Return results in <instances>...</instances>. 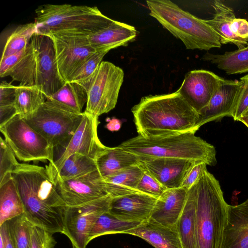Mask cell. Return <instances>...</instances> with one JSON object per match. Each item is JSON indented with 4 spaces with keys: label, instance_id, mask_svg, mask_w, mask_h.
Instances as JSON below:
<instances>
[{
    "label": "cell",
    "instance_id": "cell-1",
    "mask_svg": "<svg viewBox=\"0 0 248 248\" xmlns=\"http://www.w3.org/2000/svg\"><path fill=\"white\" fill-rule=\"evenodd\" d=\"M12 176L22 201L25 217L52 234L62 233L66 205L46 167L18 163Z\"/></svg>",
    "mask_w": 248,
    "mask_h": 248
},
{
    "label": "cell",
    "instance_id": "cell-2",
    "mask_svg": "<svg viewBox=\"0 0 248 248\" xmlns=\"http://www.w3.org/2000/svg\"><path fill=\"white\" fill-rule=\"evenodd\" d=\"M138 135L164 136L199 129V114L177 91L142 97L131 109Z\"/></svg>",
    "mask_w": 248,
    "mask_h": 248
},
{
    "label": "cell",
    "instance_id": "cell-3",
    "mask_svg": "<svg viewBox=\"0 0 248 248\" xmlns=\"http://www.w3.org/2000/svg\"><path fill=\"white\" fill-rule=\"evenodd\" d=\"M195 133L153 137L138 135L118 147L139 157L179 158L215 165V148Z\"/></svg>",
    "mask_w": 248,
    "mask_h": 248
},
{
    "label": "cell",
    "instance_id": "cell-4",
    "mask_svg": "<svg viewBox=\"0 0 248 248\" xmlns=\"http://www.w3.org/2000/svg\"><path fill=\"white\" fill-rule=\"evenodd\" d=\"M229 206L218 181L205 169L197 181L196 248H219Z\"/></svg>",
    "mask_w": 248,
    "mask_h": 248
},
{
    "label": "cell",
    "instance_id": "cell-5",
    "mask_svg": "<svg viewBox=\"0 0 248 248\" xmlns=\"http://www.w3.org/2000/svg\"><path fill=\"white\" fill-rule=\"evenodd\" d=\"M150 15L177 39L186 49L209 50L222 44L217 34L204 19L199 18L168 0L146 1Z\"/></svg>",
    "mask_w": 248,
    "mask_h": 248
},
{
    "label": "cell",
    "instance_id": "cell-6",
    "mask_svg": "<svg viewBox=\"0 0 248 248\" xmlns=\"http://www.w3.org/2000/svg\"><path fill=\"white\" fill-rule=\"evenodd\" d=\"M36 33L50 32L90 35L109 24L113 19L96 6L46 4L35 10Z\"/></svg>",
    "mask_w": 248,
    "mask_h": 248
},
{
    "label": "cell",
    "instance_id": "cell-7",
    "mask_svg": "<svg viewBox=\"0 0 248 248\" xmlns=\"http://www.w3.org/2000/svg\"><path fill=\"white\" fill-rule=\"evenodd\" d=\"M83 117L46 100L32 115L23 119L43 136L56 150L64 148L72 138Z\"/></svg>",
    "mask_w": 248,
    "mask_h": 248
},
{
    "label": "cell",
    "instance_id": "cell-8",
    "mask_svg": "<svg viewBox=\"0 0 248 248\" xmlns=\"http://www.w3.org/2000/svg\"><path fill=\"white\" fill-rule=\"evenodd\" d=\"M0 131L17 159L24 162H53L54 148L19 115H15L0 125Z\"/></svg>",
    "mask_w": 248,
    "mask_h": 248
},
{
    "label": "cell",
    "instance_id": "cell-9",
    "mask_svg": "<svg viewBox=\"0 0 248 248\" xmlns=\"http://www.w3.org/2000/svg\"><path fill=\"white\" fill-rule=\"evenodd\" d=\"M124 77L122 69L110 62L102 61L85 88L87 102L84 112L98 118L113 109L117 102Z\"/></svg>",
    "mask_w": 248,
    "mask_h": 248
},
{
    "label": "cell",
    "instance_id": "cell-10",
    "mask_svg": "<svg viewBox=\"0 0 248 248\" xmlns=\"http://www.w3.org/2000/svg\"><path fill=\"white\" fill-rule=\"evenodd\" d=\"M109 195L76 206H65L63 211L62 233L70 240L74 248H86L90 232L97 220L108 211Z\"/></svg>",
    "mask_w": 248,
    "mask_h": 248
},
{
    "label": "cell",
    "instance_id": "cell-11",
    "mask_svg": "<svg viewBox=\"0 0 248 248\" xmlns=\"http://www.w3.org/2000/svg\"><path fill=\"white\" fill-rule=\"evenodd\" d=\"M46 35L52 39L60 75L69 82L76 70L96 51L84 34L50 32Z\"/></svg>",
    "mask_w": 248,
    "mask_h": 248
},
{
    "label": "cell",
    "instance_id": "cell-12",
    "mask_svg": "<svg viewBox=\"0 0 248 248\" xmlns=\"http://www.w3.org/2000/svg\"><path fill=\"white\" fill-rule=\"evenodd\" d=\"M31 42L36 60L35 85L46 97L59 90L65 82L58 71L54 46L51 38L35 33Z\"/></svg>",
    "mask_w": 248,
    "mask_h": 248
},
{
    "label": "cell",
    "instance_id": "cell-13",
    "mask_svg": "<svg viewBox=\"0 0 248 248\" xmlns=\"http://www.w3.org/2000/svg\"><path fill=\"white\" fill-rule=\"evenodd\" d=\"M98 118L83 112L82 120L69 143L59 150V156L54 159L52 163L46 166L48 173L51 174L57 171L65 160L75 153L94 159L98 152L105 147L98 137Z\"/></svg>",
    "mask_w": 248,
    "mask_h": 248
},
{
    "label": "cell",
    "instance_id": "cell-14",
    "mask_svg": "<svg viewBox=\"0 0 248 248\" xmlns=\"http://www.w3.org/2000/svg\"><path fill=\"white\" fill-rule=\"evenodd\" d=\"M52 180L66 206L78 205L108 195L98 170L73 179Z\"/></svg>",
    "mask_w": 248,
    "mask_h": 248
},
{
    "label": "cell",
    "instance_id": "cell-15",
    "mask_svg": "<svg viewBox=\"0 0 248 248\" xmlns=\"http://www.w3.org/2000/svg\"><path fill=\"white\" fill-rule=\"evenodd\" d=\"M227 80L210 71L195 70L186 75L177 91L199 113L208 104L216 91Z\"/></svg>",
    "mask_w": 248,
    "mask_h": 248
},
{
    "label": "cell",
    "instance_id": "cell-16",
    "mask_svg": "<svg viewBox=\"0 0 248 248\" xmlns=\"http://www.w3.org/2000/svg\"><path fill=\"white\" fill-rule=\"evenodd\" d=\"M139 158L140 168L167 189L180 188L192 167L199 162L172 158Z\"/></svg>",
    "mask_w": 248,
    "mask_h": 248
},
{
    "label": "cell",
    "instance_id": "cell-17",
    "mask_svg": "<svg viewBox=\"0 0 248 248\" xmlns=\"http://www.w3.org/2000/svg\"><path fill=\"white\" fill-rule=\"evenodd\" d=\"M157 199L140 192L111 198L108 212L122 220L142 222L149 219Z\"/></svg>",
    "mask_w": 248,
    "mask_h": 248
},
{
    "label": "cell",
    "instance_id": "cell-18",
    "mask_svg": "<svg viewBox=\"0 0 248 248\" xmlns=\"http://www.w3.org/2000/svg\"><path fill=\"white\" fill-rule=\"evenodd\" d=\"M240 86V81L227 80L219 87L208 104L198 113V129L208 122L232 117Z\"/></svg>",
    "mask_w": 248,
    "mask_h": 248
},
{
    "label": "cell",
    "instance_id": "cell-19",
    "mask_svg": "<svg viewBox=\"0 0 248 248\" xmlns=\"http://www.w3.org/2000/svg\"><path fill=\"white\" fill-rule=\"evenodd\" d=\"M7 76L20 82V84L35 85L36 60L31 41L23 50L1 58L0 77L4 78Z\"/></svg>",
    "mask_w": 248,
    "mask_h": 248
},
{
    "label": "cell",
    "instance_id": "cell-20",
    "mask_svg": "<svg viewBox=\"0 0 248 248\" xmlns=\"http://www.w3.org/2000/svg\"><path fill=\"white\" fill-rule=\"evenodd\" d=\"M188 189H167L156 200L148 220L170 228H176L183 211Z\"/></svg>",
    "mask_w": 248,
    "mask_h": 248
},
{
    "label": "cell",
    "instance_id": "cell-21",
    "mask_svg": "<svg viewBox=\"0 0 248 248\" xmlns=\"http://www.w3.org/2000/svg\"><path fill=\"white\" fill-rule=\"evenodd\" d=\"M219 248H248V208L229 206L228 218Z\"/></svg>",
    "mask_w": 248,
    "mask_h": 248
},
{
    "label": "cell",
    "instance_id": "cell-22",
    "mask_svg": "<svg viewBox=\"0 0 248 248\" xmlns=\"http://www.w3.org/2000/svg\"><path fill=\"white\" fill-rule=\"evenodd\" d=\"M137 35L135 27L113 20L109 24L88 36L91 46L96 50L109 49L125 46Z\"/></svg>",
    "mask_w": 248,
    "mask_h": 248
},
{
    "label": "cell",
    "instance_id": "cell-23",
    "mask_svg": "<svg viewBox=\"0 0 248 248\" xmlns=\"http://www.w3.org/2000/svg\"><path fill=\"white\" fill-rule=\"evenodd\" d=\"M124 233L138 236L155 248H183L176 228H170L149 220Z\"/></svg>",
    "mask_w": 248,
    "mask_h": 248
},
{
    "label": "cell",
    "instance_id": "cell-24",
    "mask_svg": "<svg viewBox=\"0 0 248 248\" xmlns=\"http://www.w3.org/2000/svg\"><path fill=\"white\" fill-rule=\"evenodd\" d=\"M212 6L215 11L214 17L204 21L217 34L221 44H234L238 49L247 46L248 39L237 37L231 31V24L235 18L233 9L219 0H214Z\"/></svg>",
    "mask_w": 248,
    "mask_h": 248
},
{
    "label": "cell",
    "instance_id": "cell-25",
    "mask_svg": "<svg viewBox=\"0 0 248 248\" xmlns=\"http://www.w3.org/2000/svg\"><path fill=\"white\" fill-rule=\"evenodd\" d=\"M94 159L97 170L103 179L139 163L138 156L118 146H105L98 152Z\"/></svg>",
    "mask_w": 248,
    "mask_h": 248
},
{
    "label": "cell",
    "instance_id": "cell-26",
    "mask_svg": "<svg viewBox=\"0 0 248 248\" xmlns=\"http://www.w3.org/2000/svg\"><path fill=\"white\" fill-rule=\"evenodd\" d=\"M197 181L187 191L183 211L176 225L183 248H196Z\"/></svg>",
    "mask_w": 248,
    "mask_h": 248
},
{
    "label": "cell",
    "instance_id": "cell-27",
    "mask_svg": "<svg viewBox=\"0 0 248 248\" xmlns=\"http://www.w3.org/2000/svg\"><path fill=\"white\" fill-rule=\"evenodd\" d=\"M143 172L136 165L103 179L108 195L114 198L138 192L137 187Z\"/></svg>",
    "mask_w": 248,
    "mask_h": 248
},
{
    "label": "cell",
    "instance_id": "cell-28",
    "mask_svg": "<svg viewBox=\"0 0 248 248\" xmlns=\"http://www.w3.org/2000/svg\"><path fill=\"white\" fill-rule=\"evenodd\" d=\"M216 65L228 75L248 72V45L245 47L221 54L206 53L202 58Z\"/></svg>",
    "mask_w": 248,
    "mask_h": 248
},
{
    "label": "cell",
    "instance_id": "cell-29",
    "mask_svg": "<svg viewBox=\"0 0 248 248\" xmlns=\"http://www.w3.org/2000/svg\"><path fill=\"white\" fill-rule=\"evenodd\" d=\"M46 101L45 94L36 85L16 86L14 106L16 114L23 119L32 115Z\"/></svg>",
    "mask_w": 248,
    "mask_h": 248
},
{
    "label": "cell",
    "instance_id": "cell-30",
    "mask_svg": "<svg viewBox=\"0 0 248 248\" xmlns=\"http://www.w3.org/2000/svg\"><path fill=\"white\" fill-rule=\"evenodd\" d=\"M61 107L77 113H82V108L87 102L85 89L74 82H65L53 94L46 97Z\"/></svg>",
    "mask_w": 248,
    "mask_h": 248
},
{
    "label": "cell",
    "instance_id": "cell-31",
    "mask_svg": "<svg viewBox=\"0 0 248 248\" xmlns=\"http://www.w3.org/2000/svg\"><path fill=\"white\" fill-rule=\"evenodd\" d=\"M24 212L22 201L12 176L0 184V226Z\"/></svg>",
    "mask_w": 248,
    "mask_h": 248
},
{
    "label": "cell",
    "instance_id": "cell-32",
    "mask_svg": "<svg viewBox=\"0 0 248 248\" xmlns=\"http://www.w3.org/2000/svg\"><path fill=\"white\" fill-rule=\"evenodd\" d=\"M97 170L94 158L75 153L68 157L56 172L49 174L52 179L63 180L77 178Z\"/></svg>",
    "mask_w": 248,
    "mask_h": 248
},
{
    "label": "cell",
    "instance_id": "cell-33",
    "mask_svg": "<svg viewBox=\"0 0 248 248\" xmlns=\"http://www.w3.org/2000/svg\"><path fill=\"white\" fill-rule=\"evenodd\" d=\"M141 222L122 220L108 211L100 216L92 229L88 241L103 235L112 233H124L125 232L139 226Z\"/></svg>",
    "mask_w": 248,
    "mask_h": 248
},
{
    "label": "cell",
    "instance_id": "cell-34",
    "mask_svg": "<svg viewBox=\"0 0 248 248\" xmlns=\"http://www.w3.org/2000/svg\"><path fill=\"white\" fill-rule=\"evenodd\" d=\"M35 33L36 26L34 23L18 26L7 39L1 58L16 54L26 48Z\"/></svg>",
    "mask_w": 248,
    "mask_h": 248
},
{
    "label": "cell",
    "instance_id": "cell-35",
    "mask_svg": "<svg viewBox=\"0 0 248 248\" xmlns=\"http://www.w3.org/2000/svg\"><path fill=\"white\" fill-rule=\"evenodd\" d=\"M8 221L16 248H31L34 225L23 214Z\"/></svg>",
    "mask_w": 248,
    "mask_h": 248
},
{
    "label": "cell",
    "instance_id": "cell-36",
    "mask_svg": "<svg viewBox=\"0 0 248 248\" xmlns=\"http://www.w3.org/2000/svg\"><path fill=\"white\" fill-rule=\"evenodd\" d=\"M109 50L103 49L95 52L76 70L69 82L77 83L85 88L103 57Z\"/></svg>",
    "mask_w": 248,
    "mask_h": 248
},
{
    "label": "cell",
    "instance_id": "cell-37",
    "mask_svg": "<svg viewBox=\"0 0 248 248\" xmlns=\"http://www.w3.org/2000/svg\"><path fill=\"white\" fill-rule=\"evenodd\" d=\"M16 88L5 81L0 84V125L16 115L14 106Z\"/></svg>",
    "mask_w": 248,
    "mask_h": 248
},
{
    "label": "cell",
    "instance_id": "cell-38",
    "mask_svg": "<svg viewBox=\"0 0 248 248\" xmlns=\"http://www.w3.org/2000/svg\"><path fill=\"white\" fill-rule=\"evenodd\" d=\"M0 184L12 177V173L19 163L4 139L0 138Z\"/></svg>",
    "mask_w": 248,
    "mask_h": 248
},
{
    "label": "cell",
    "instance_id": "cell-39",
    "mask_svg": "<svg viewBox=\"0 0 248 248\" xmlns=\"http://www.w3.org/2000/svg\"><path fill=\"white\" fill-rule=\"evenodd\" d=\"M143 171L137 187V191L158 199L167 189L149 173Z\"/></svg>",
    "mask_w": 248,
    "mask_h": 248
},
{
    "label": "cell",
    "instance_id": "cell-40",
    "mask_svg": "<svg viewBox=\"0 0 248 248\" xmlns=\"http://www.w3.org/2000/svg\"><path fill=\"white\" fill-rule=\"evenodd\" d=\"M239 81L240 86L237 93L231 117L235 121H239L248 108V74L242 77Z\"/></svg>",
    "mask_w": 248,
    "mask_h": 248
},
{
    "label": "cell",
    "instance_id": "cell-41",
    "mask_svg": "<svg viewBox=\"0 0 248 248\" xmlns=\"http://www.w3.org/2000/svg\"><path fill=\"white\" fill-rule=\"evenodd\" d=\"M52 235L45 229L34 225L31 248H54L56 242Z\"/></svg>",
    "mask_w": 248,
    "mask_h": 248
},
{
    "label": "cell",
    "instance_id": "cell-42",
    "mask_svg": "<svg viewBox=\"0 0 248 248\" xmlns=\"http://www.w3.org/2000/svg\"><path fill=\"white\" fill-rule=\"evenodd\" d=\"M207 165L204 162L196 163L187 174L180 187L186 189L190 188L197 181L202 171L206 169Z\"/></svg>",
    "mask_w": 248,
    "mask_h": 248
},
{
    "label": "cell",
    "instance_id": "cell-43",
    "mask_svg": "<svg viewBox=\"0 0 248 248\" xmlns=\"http://www.w3.org/2000/svg\"><path fill=\"white\" fill-rule=\"evenodd\" d=\"M231 29L237 37L248 39V21L247 20L235 17L231 24Z\"/></svg>",
    "mask_w": 248,
    "mask_h": 248
},
{
    "label": "cell",
    "instance_id": "cell-44",
    "mask_svg": "<svg viewBox=\"0 0 248 248\" xmlns=\"http://www.w3.org/2000/svg\"><path fill=\"white\" fill-rule=\"evenodd\" d=\"M0 235L2 237L4 248H16L9 221L0 226Z\"/></svg>",
    "mask_w": 248,
    "mask_h": 248
},
{
    "label": "cell",
    "instance_id": "cell-45",
    "mask_svg": "<svg viewBox=\"0 0 248 248\" xmlns=\"http://www.w3.org/2000/svg\"><path fill=\"white\" fill-rule=\"evenodd\" d=\"M108 123L106 125V128L110 131H116L119 130L122 125V122L116 118L112 119H108Z\"/></svg>",
    "mask_w": 248,
    "mask_h": 248
},
{
    "label": "cell",
    "instance_id": "cell-46",
    "mask_svg": "<svg viewBox=\"0 0 248 248\" xmlns=\"http://www.w3.org/2000/svg\"><path fill=\"white\" fill-rule=\"evenodd\" d=\"M239 121L243 123L248 128V120L243 118H240Z\"/></svg>",
    "mask_w": 248,
    "mask_h": 248
},
{
    "label": "cell",
    "instance_id": "cell-47",
    "mask_svg": "<svg viewBox=\"0 0 248 248\" xmlns=\"http://www.w3.org/2000/svg\"><path fill=\"white\" fill-rule=\"evenodd\" d=\"M240 118H243L248 120V108L244 112V113L242 114V116Z\"/></svg>",
    "mask_w": 248,
    "mask_h": 248
},
{
    "label": "cell",
    "instance_id": "cell-48",
    "mask_svg": "<svg viewBox=\"0 0 248 248\" xmlns=\"http://www.w3.org/2000/svg\"><path fill=\"white\" fill-rule=\"evenodd\" d=\"M241 204L245 207L248 208V199L246 201L242 203Z\"/></svg>",
    "mask_w": 248,
    "mask_h": 248
}]
</instances>
